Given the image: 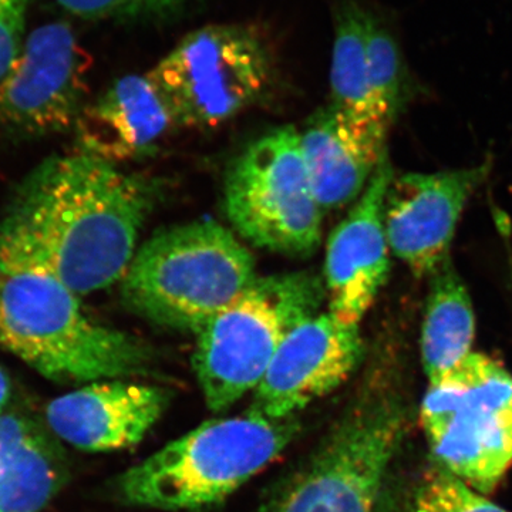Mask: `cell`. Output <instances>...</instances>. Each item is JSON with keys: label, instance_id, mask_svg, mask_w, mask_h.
<instances>
[{"label": "cell", "instance_id": "18", "mask_svg": "<svg viewBox=\"0 0 512 512\" xmlns=\"http://www.w3.org/2000/svg\"><path fill=\"white\" fill-rule=\"evenodd\" d=\"M474 333L473 303L466 284L448 258L430 276L421 326V360L429 383L447 375L470 355Z\"/></svg>", "mask_w": 512, "mask_h": 512}, {"label": "cell", "instance_id": "20", "mask_svg": "<svg viewBox=\"0 0 512 512\" xmlns=\"http://www.w3.org/2000/svg\"><path fill=\"white\" fill-rule=\"evenodd\" d=\"M366 53L370 89L377 113L390 126L406 92V67L392 33L369 12L366 20Z\"/></svg>", "mask_w": 512, "mask_h": 512}, {"label": "cell", "instance_id": "12", "mask_svg": "<svg viewBox=\"0 0 512 512\" xmlns=\"http://www.w3.org/2000/svg\"><path fill=\"white\" fill-rule=\"evenodd\" d=\"M490 163L441 173L396 177L384 201L390 251L414 275L431 276L447 261L468 198L490 173Z\"/></svg>", "mask_w": 512, "mask_h": 512}, {"label": "cell", "instance_id": "9", "mask_svg": "<svg viewBox=\"0 0 512 512\" xmlns=\"http://www.w3.org/2000/svg\"><path fill=\"white\" fill-rule=\"evenodd\" d=\"M147 73L181 127L215 128L261 99L274 64L256 30L225 23L188 33Z\"/></svg>", "mask_w": 512, "mask_h": 512}, {"label": "cell", "instance_id": "16", "mask_svg": "<svg viewBox=\"0 0 512 512\" xmlns=\"http://www.w3.org/2000/svg\"><path fill=\"white\" fill-rule=\"evenodd\" d=\"M386 130L355 126L329 106L301 131L306 173L322 210H338L363 194L386 153Z\"/></svg>", "mask_w": 512, "mask_h": 512}, {"label": "cell", "instance_id": "15", "mask_svg": "<svg viewBox=\"0 0 512 512\" xmlns=\"http://www.w3.org/2000/svg\"><path fill=\"white\" fill-rule=\"evenodd\" d=\"M178 127L173 106L146 73L111 84L84 107L74 131L77 150L119 164L153 153Z\"/></svg>", "mask_w": 512, "mask_h": 512}, {"label": "cell", "instance_id": "10", "mask_svg": "<svg viewBox=\"0 0 512 512\" xmlns=\"http://www.w3.org/2000/svg\"><path fill=\"white\" fill-rule=\"evenodd\" d=\"M90 60L72 26L50 22L26 36L0 79V136L37 138L74 130Z\"/></svg>", "mask_w": 512, "mask_h": 512}, {"label": "cell", "instance_id": "7", "mask_svg": "<svg viewBox=\"0 0 512 512\" xmlns=\"http://www.w3.org/2000/svg\"><path fill=\"white\" fill-rule=\"evenodd\" d=\"M404 427L400 400L367 390L268 512H373Z\"/></svg>", "mask_w": 512, "mask_h": 512}, {"label": "cell", "instance_id": "17", "mask_svg": "<svg viewBox=\"0 0 512 512\" xmlns=\"http://www.w3.org/2000/svg\"><path fill=\"white\" fill-rule=\"evenodd\" d=\"M66 478L62 450L39 423L0 413V512L42 511Z\"/></svg>", "mask_w": 512, "mask_h": 512}, {"label": "cell", "instance_id": "22", "mask_svg": "<svg viewBox=\"0 0 512 512\" xmlns=\"http://www.w3.org/2000/svg\"><path fill=\"white\" fill-rule=\"evenodd\" d=\"M70 15L87 20H150L171 16L195 0H55Z\"/></svg>", "mask_w": 512, "mask_h": 512}, {"label": "cell", "instance_id": "14", "mask_svg": "<svg viewBox=\"0 0 512 512\" xmlns=\"http://www.w3.org/2000/svg\"><path fill=\"white\" fill-rule=\"evenodd\" d=\"M164 389L126 380H100L49 403L46 420L60 440L83 451L136 446L163 416Z\"/></svg>", "mask_w": 512, "mask_h": 512}, {"label": "cell", "instance_id": "21", "mask_svg": "<svg viewBox=\"0 0 512 512\" xmlns=\"http://www.w3.org/2000/svg\"><path fill=\"white\" fill-rule=\"evenodd\" d=\"M406 512H508L440 466L424 476Z\"/></svg>", "mask_w": 512, "mask_h": 512}, {"label": "cell", "instance_id": "19", "mask_svg": "<svg viewBox=\"0 0 512 512\" xmlns=\"http://www.w3.org/2000/svg\"><path fill=\"white\" fill-rule=\"evenodd\" d=\"M366 20V10L355 0H345L336 9L328 106L355 126L387 131L390 126L377 113L370 89Z\"/></svg>", "mask_w": 512, "mask_h": 512}, {"label": "cell", "instance_id": "6", "mask_svg": "<svg viewBox=\"0 0 512 512\" xmlns=\"http://www.w3.org/2000/svg\"><path fill=\"white\" fill-rule=\"evenodd\" d=\"M421 427L437 464L477 493H493L512 466V375L471 352L429 383Z\"/></svg>", "mask_w": 512, "mask_h": 512}, {"label": "cell", "instance_id": "1", "mask_svg": "<svg viewBox=\"0 0 512 512\" xmlns=\"http://www.w3.org/2000/svg\"><path fill=\"white\" fill-rule=\"evenodd\" d=\"M156 200L147 178L83 151L46 158L0 217V265L52 276L79 296L109 288Z\"/></svg>", "mask_w": 512, "mask_h": 512}, {"label": "cell", "instance_id": "4", "mask_svg": "<svg viewBox=\"0 0 512 512\" xmlns=\"http://www.w3.org/2000/svg\"><path fill=\"white\" fill-rule=\"evenodd\" d=\"M258 279L255 259L229 229L200 220L157 231L120 281L130 311L197 333Z\"/></svg>", "mask_w": 512, "mask_h": 512}, {"label": "cell", "instance_id": "23", "mask_svg": "<svg viewBox=\"0 0 512 512\" xmlns=\"http://www.w3.org/2000/svg\"><path fill=\"white\" fill-rule=\"evenodd\" d=\"M28 10L29 0H0V79L25 43Z\"/></svg>", "mask_w": 512, "mask_h": 512}, {"label": "cell", "instance_id": "5", "mask_svg": "<svg viewBox=\"0 0 512 512\" xmlns=\"http://www.w3.org/2000/svg\"><path fill=\"white\" fill-rule=\"evenodd\" d=\"M325 284L312 272L256 279L197 332L194 370L205 402L222 412L264 379L288 333L318 315Z\"/></svg>", "mask_w": 512, "mask_h": 512}, {"label": "cell", "instance_id": "3", "mask_svg": "<svg viewBox=\"0 0 512 512\" xmlns=\"http://www.w3.org/2000/svg\"><path fill=\"white\" fill-rule=\"evenodd\" d=\"M298 433L296 416L269 419L254 409L205 421L121 474L117 497L163 511L210 507L264 470Z\"/></svg>", "mask_w": 512, "mask_h": 512}, {"label": "cell", "instance_id": "11", "mask_svg": "<svg viewBox=\"0 0 512 512\" xmlns=\"http://www.w3.org/2000/svg\"><path fill=\"white\" fill-rule=\"evenodd\" d=\"M365 353L359 325L332 312L305 320L288 333L255 389L251 409L269 419L296 416L319 397L338 389Z\"/></svg>", "mask_w": 512, "mask_h": 512}, {"label": "cell", "instance_id": "2", "mask_svg": "<svg viewBox=\"0 0 512 512\" xmlns=\"http://www.w3.org/2000/svg\"><path fill=\"white\" fill-rule=\"evenodd\" d=\"M0 349L46 379L93 383L146 375V343L101 325L52 276L0 265Z\"/></svg>", "mask_w": 512, "mask_h": 512}, {"label": "cell", "instance_id": "13", "mask_svg": "<svg viewBox=\"0 0 512 512\" xmlns=\"http://www.w3.org/2000/svg\"><path fill=\"white\" fill-rule=\"evenodd\" d=\"M393 177L386 151L366 190L332 232L326 247L325 291L329 311L352 325H359L389 278L384 201Z\"/></svg>", "mask_w": 512, "mask_h": 512}, {"label": "cell", "instance_id": "24", "mask_svg": "<svg viewBox=\"0 0 512 512\" xmlns=\"http://www.w3.org/2000/svg\"><path fill=\"white\" fill-rule=\"evenodd\" d=\"M10 387H12V384H10L8 373L0 367V413L3 412L9 402Z\"/></svg>", "mask_w": 512, "mask_h": 512}, {"label": "cell", "instance_id": "8", "mask_svg": "<svg viewBox=\"0 0 512 512\" xmlns=\"http://www.w3.org/2000/svg\"><path fill=\"white\" fill-rule=\"evenodd\" d=\"M224 198L229 221L256 247L293 256L319 247L323 210L295 127L276 128L254 141L229 168Z\"/></svg>", "mask_w": 512, "mask_h": 512}]
</instances>
